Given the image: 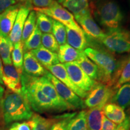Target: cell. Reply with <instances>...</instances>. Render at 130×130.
I'll return each instance as SVG.
<instances>
[{"label":"cell","mask_w":130,"mask_h":130,"mask_svg":"<svg viewBox=\"0 0 130 130\" xmlns=\"http://www.w3.org/2000/svg\"><path fill=\"white\" fill-rule=\"evenodd\" d=\"M98 41L113 53H130V31L121 27L108 30Z\"/></svg>","instance_id":"cell-5"},{"label":"cell","mask_w":130,"mask_h":130,"mask_svg":"<svg viewBox=\"0 0 130 130\" xmlns=\"http://www.w3.org/2000/svg\"><path fill=\"white\" fill-rule=\"evenodd\" d=\"M16 1L21 6L27 7L30 10L32 9V0H16Z\"/></svg>","instance_id":"cell-42"},{"label":"cell","mask_w":130,"mask_h":130,"mask_svg":"<svg viewBox=\"0 0 130 130\" xmlns=\"http://www.w3.org/2000/svg\"><path fill=\"white\" fill-rule=\"evenodd\" d=\"M129 57H130V53H129Z\"/></svg>","instance_id":"cell-46"},{"label":"cell","mask_w":130,"mask_h":130,"mask_svg":"<svg viewBox=\"0 0 130 130\" xmlns=\"http://www.w3.org/2000/svg\"><path fill=\"white\" fill-rule=\"evenodd\" d=\"M116 90L113 87L96 82L92 89L87 93L84 100L86 107L89 108L97 107H104L110 101Z\"/></svg>","instance_id":"cell-6"},{"label":"cell","mask_w":130,"mask_h":130,"mask_svg":"<svg viewBox=\"0 0 130 130\" xmlns=\"http://www.w3.org/2000/svg\"><path fill=\"white\" fill-rule=\"evenodd\" d=\"M36 78L22 71L21 74L22 92L31 108L37 113L57 111L50 99L45 95L37 83Z\"/></svg>","instance_id":"cell-3"},{"label":"cell","mask_w":130,"mask_h":130,"mask_svg":"<svg viewBox=\"0 0 130 130\" xmlns=\"http://www.w3.org/2000/svg\"><path fill=\"white\" fill-rule=\"evenodd\" d=\"M74 16L75 20L78 23L79 26L86 35L97 40H101L105 36V32L94 20L90 9Z\"/></svg>","instance_id":"cell-11"},{"label":"cell","mask_w":130,"mask_h":130,"mask_svg":"<svg viewBox=\"0 0 130 130\" xmlns=\"http://www.w3.org/2000/svg\"><path fill=\"white\" fill-rule=\"evenodd\" d=\"M56 2L55 0H32V3L36 8H48Z\"/></svg>","instance_id":"cell-36"},{"label":"cell","mask_w":130,"mask_h":130,"mask_svg":"<svg viewBox=\"0 0 130 130\" xmlns=\"http://www.w3.org/2000/svg\"><path fill=\"white\" fill-rule=\"evenodd\" d=\"M46 69L52 75H53L58 80L60 81L66 86H68L81 98L85 99L86 97L87 96V92L81 90L80 89L73 83V82L71 81V78L68 75L66 68L62 63H59L58 64L49 66V67L46 68Z\"/></svg>","instance_id":"cell-12"},{"label":"cell","mask_w":130,"mask_h":130,"mask_svg":"<svg viewBox=\"0 0 130 130\" xmlns=\"http://www.w3.org/2000/svg\"><path fill=\"white\" fill-rule=\"evenodd\" d=\"M15 4H16V0H0V15Z\"/></svg>","instance_id":"cell-37"},{"label":"cell","mask_w":130,"mask_h":130,"mask_svg":"<svg viewBox=\"0 0 130 130\" xmlns=\"http://www.w3.org/2000/svg\"><path fill=\"white\" fill-rule=\"evenodd\" d=\"M63 65L73 83L81 90L89 92L96 83L83 71L77 61L66 63Z\"/></svg>","instance_id":"cell-8"},{"label":"cell","mask_w":130,"mask_h":130,"mask_svg":"<svg viewBox=\"0 0 130 130\" xmlns=\"http://www.w3.org/2000/svg\"><path fill=\"white\" fill-rule=\"evenodd\" d=\"M77 62L83 71L91 79L99 81L100 75V70L98 68L97 65L86 56L84 51L81 53L80 57L77 60Z\"/></svg>","instance_id":"cell-21"},{"label":"cell","mask_w":130,"mask_h":130,"mask_svg":"<svg viewBox=\"0 0 130 130\" xmlns=\"http://www.w3.org/2000/svg\"><path fill=\"white\" fill-rule=\"evenodd\" d=\"M87 57L97 65L100 70L99 82L110 87H115L118 79V73L121 59L118 60L109 52L101 49L87 47L84 50Z\"/></svg>","instance_id":"cell-1"},{"label":"cell","mask_w":130,"mask_h":130,"mask_svg":"<svg viewBox=\"0 0 130 130\" xmlns=\"http://www.w3.org/2000/svg\"><path fill=\"white\" fill-rule=\"evenodd\" d=\"M21 74L13 64L4 65L3 67V83L9 90L17 93H21Z\"/></svg>","instance_id":"cell-13"},{"label":"cell","mask_w":130,"mask_h":130,"mask_svg":"<svg viewBox=\"0 0 130 130\" xmlns=\"http://www.w3.org/2000/svg\"><path fill=\"white\" fill-rule=\"evenodd\" d=\"M24 54V43L20 41L13 45L12 53V64L21 74L23 71Z\"/></svg>","instance_id":"cell-28"},{"label":"cell","mask_w":130,"mask_h":130,"mask_svg":"<svg viewBox=\"0 0 130 130\" xmlns=\"http://www.w3.org/2000/svg\"><path fill=\"white\" fill-rule=\"evenodd\" d=\"M13 44L9 37L0 35V57L4 65L12 64V53Z\"/></svg>","instance_id":"cell-26"},{"label":"cell","mask_w":130,"mask_h":130,"mask_svg":"<svg viewBox=\"0 0 130 130\" xmlns=\"http://www.w3.org/2000/svg\"><path fill=\"white\" fill-rule=\"evenodd\" d=\"M67 130H87V111L82 110L70 119Z\"/></svg>","instance_id":"cell-27"},{"label":"cell","mask_w":130,"mask_h":130,"mask_svg":"<svg viewBox=\"0 0 130 130\" xmlns=\"http://www.w3.org/2000/svg\"><path fill=\"white\" fill-rule=\"evenodd\" d=\"M117 127V125L107 118L105 116L103 117L101 130H115Z\"/></svg>","instance_id":"cell-39"},{"label":"cell","mask_w":130,"mask_h":130,"mask_svg":"<svg viewBox=\"0 0 130 130\" xmlns=\"http://www.w3.org/2000/svg\"><path fill=\"white\" fill-rule=\"evenodd\" d=\"M128 111H129V114H130V108H129V110H128Z\"/></svg>","instance_id":"cell-44"},{"label":"cell","mask_w":130,"mask_h":130,"mask_svg":"<svg viewBox=\"0 0 130 130\" xmlns=\"http://www.w3.org/2000/svg\"><path fill=\"white\" fill-rule=\"evenodd\" d=\"M57 3L73 13L74 16L89 9L88 0H58Z\"/></svg>","instance_id":"cell-23"},{"label":"cell","mask_w":130,"mask_h":130,"mask_svg":"<svg viewBox=\"0 0 130 130\" xmlns=\"http://www.w3.org/2000/svg\"><path fill=\"white\" fill-rule=\"evenodd\" d=\"M42 32L37 25L33 31L24 43V53L30 52L38 48L42 45Z\"/></svg>","instance_id":"cell-29"},{"label":"cell","mask_w":130,"mask_h":130,"mask_svg":"<svg viewBox=\"0 0 130 130\" xmlns=\"http://www.w3.org/2000/svg\"><path fill=\"white\" fill-rule=\"evenodd\" d=\"M65 28L68 44L80 51H83L88 47V40L83 31H78L66 27Z\"/></svg>","instance_id":"cell-17"},{"label":"cell","mask_w":130,"mask_h":130,"mask_svg":"<svg viewBox=\"0 0 130 130\" xmlns=\"http://www.w3.org/2000/svg\"><path fill=\"white\" fill-rule=\"evenodd\" d=\"M82 52L66 43L59 46V51L57 53L58 60L62 64L76 61L80 57Z\"/></svg>","instance_id":"cell-24"},{"label":"cell","mask_w":130,"mask_h":130,"mask_svg":"<svg viewBox=\"0 0 130 130\" xmlns=\"http://www.w3.org/2000/svg\"><path fill=\"white\" fill-rule=\"evenodd\" d=\"M4 87L0 84V123L2 124L4 122L3 116V100L4 94Z\"/></svg>","instance_id":"cell-41"},{"label":"cell","mask_w":130,"mask_h":130,"mask_svg":"<svg viewBox=\"0 0 130 130\" xmlns=\"http://www.w3.org/2000/svg\"><path fill=\"white\" fill-rule=\"evenodd\" d=\"M30 12V9L21 6L19 9L14 25L9 35V39L13 44L21 41L25 22Z\"/></svg>","instance_id":"cell-16"},{"label":"cell","mask_w":130,"mask_h":130,"mask_svg":"<svg viewBox=\"0 0 130 130\" xmlns=\"http://www.w3.org/2000/svg\"><path fill=\"white\" fill-rule=\"evenodd\" d=\"M45 76L53 83L60 96L69 104L74 107L75 109H84L86 108L83 99L74 93L68 86L56 78L49 71H47Z\"/></svg>","instance_id":"cell-9"},{"label":"cell","mask_w":130,"mask_h":130,"mask_svg":"<svg viewBox=\"0 0 130 130\" xmlns=\"http://www.w3.org/2000/svg\"><path fill=\"white\" fill-rule=\"evenodd\" d=\"M37 83L42 92L50 99L57 111H64L75 110L71 105L60 96L53 83L45 76L36 78Z\"/></svg>","instance_id":"cell-10"},{"label":"cell","mask_w":130,"mask_h":130,"mask_svg":"<svg viewBox=\"0 0 130 130\" xmlns=\"http://www.w3.org/2000/svg\"><path fill=\"white\" fill-rule=\"evenodd\" d=\"M42 66L46 69L49 66L59 63L57 53H53L41 45L38 48L30 51Z\"/></svg>","instance_id":"cell-18"},{"label":"cell","mask_w":130,"mask_h":130,"mask_svg":"<svg viewBox=\"0 0 130 130\" xmlns=\"http://www.w3.org/2000/svg\"><path fill=\"white\" fill-rule=\"evenodd\" d=\"M77 112L66 113L61 116H57V119L54 122H52L49 130H67V125L69 119L72 118Z\"/></svg>","instance_id":"cell-34"},{"label":"cell","mask_w":130,"mask_h":130,"mask_svg":"<svg viewBox=\"0 0 130 130\" xmlns=\"http://www.w3.org/2000/svg\"><path fill=\"white\" fill-rule=\"evenodd\" d=\"M42 45L45 48L53 53H58L59 51V45L51 33L42 34Z\"/></svg>","instance_id":"cell-35"},{"label":"cell","mask_w":130,"mask_h":130,"mask_svg":"<svg viewBox=\"0 0 130 130\" xmlns=\"http://www.w3.org/2000/svg\"><path fill=\"white\" fill-rule=\"evenodd\" d=\"M0 130H3V128H1V127H0Z\"/></svg>","instance_id":"cell-45"},{"label":"cell","mask_w":130,"mask_h":130,"mask_svg":"<svg viewBox=\"0 0 130 130\" xmlns=\"http://www.w3.org/2000/svg\"><path fill=\"white\" fill-rule=\"evenodd\" d=\"M102 110L104 116L116 125H119L126 119L124 109L114 103L106 104Z\"/></svg>","instance_id":"cell-20"},{"label":"cell","mask_w":130,"mask_h":130,"mask_svg":"<svg viewBox=\"0 0 130 130\" xmlns=\"http://www.w3.org/2000/svg\"><path fill=\"white\" fill-rule=\"evenodd\" d=\"M103 107H97L87 111V130H101L103 117Z\"/></svg>","instance_id":"cell-22"},{"label":"cell","mask_w":130,"mask_h":130,"mask_svg":"<svg viewBox=\"0 0 130 130\" xmlns=\"http://www.w3.org/2000/svg\"><path fill=\"white\" fill-rule=\"evenodd\" d=\"M32 9L36 12H39L46 14L52 19L63 24L65 27L78 31H83L75 20L74 15L67 9L58 4L57 1L50 7L43 9L34 7Z\"/></svg>","instance_id":"cell-7"},{"label":"cell","mask_w":130,"mask_h":130,"mask_svg":"<svg viewBox=\"0 0 130 130\" xmlns=\"http://www.w3.org/2000/svg\"><path fill=\"white\" fill-rule=\"evenodd\" d=\"M9 130H31L28 122H16L11 126Z\"/></svg>","instance_id":"cell-38"},{"label":"cell","mask_w":130,"mask_h":130,"mask_svg":"<svg viewBox=\"0 0 130 130\" xmlns=\"http://www.w3.org/2000/svg\"><path fill=\"white\" fill-rule=\"evenodd\" d=\"M36 12V25L43 33H51L53 19L43 13Z\"/></svg>","instance_id":"cell-30"},{"label":"cell","mask_w":130,"mask_h":130,"mask_svg":"<svg viewBox=\"0 0 130 130\" xmlns=\"http://www.w3.org/2000/svg\"><path fill=\"white\" fill-rule=\"evenodd\" d=\"M125 109L130 107V82L123 84L116 90L110 101Z\"/></svg>","instance_id":"cell-19"},{"label":"cell","mask_w":130,"mask_h":130,"mask_svg":"<svg viewBox=\"0 0 130 130\" xmlns=\"http://www.w3.org/2000/svg\"><path fill=\"white\" fill-rule=\"evenodd\" d=\"M36 25V12L35 10L30 11L28 17L26 19L22 31L21 42L24 43L26 40L28 38Z\"/></svg>","instance_id":"cell-31"},{"label":"cell","mask_w":130,"mask_h":130,"mask_svg":"<svg viewBox=\"0 0 130 130\" xmlns=\"http://www.w3.org/2000/svg\"><path fill=\"white\" fill-rule=\"evenodd\" d=\"M93 14L100 25L108 31L120 28L124 18L119 5L115 0H100Z\"/></svg>","instance_id":"cell-4"},{"label":"cell","mask_w":130,"mask_h":130,"mask_svg":"<svg viewBox=\"0 0 130 130\" xmlns=\"http://www.w3.org/2000/svg\"><path fill=\"white\" fill-rule=\"evenodd\" d=\"M3 66L2 64V60H1V57H0V84L3 85Z\"/></svg>","instance_id":"cell-43"},{"label":"cell","mask_w":130,"mask_h":130,"mask_svg":"<svg viewBox=\"0 0 130 130\" xmlns=\"http://www.w3.org/2000/svg\"><path fill=\"white\" fill-rule=\"evenodd\" d=\"M21 7L20 5L16 4L9 8L0 15V35L9 37Z\"/></svg>","instance_id":"cell-14"},{"label":"cell","mask_w":130,"mask_h":130,"mask_svg":"<svg viewBox=\"0 0 130 130\" xmlns=\"http://www.w3.org/2000/svg\"><path fill=\"white\" fill-rule=\"evenodd\" d=\"M130 82V57L122 58L118 73V79L114 89L116 90L123 84Z\"/></svg>","instance_id":"cell-25"},{"label":"cell","mask_w":130,"mask_h":130,"mask_svg":"<svg viewBox=\"0 0 130 130\" xmlns=\"http://www.w3.org/2000/svg\"><path fill=\"white\" fill-rule=\"evenodd\" d=\"M31 130H49L53 122L39 115H32L31 120L28 121Z\"/></svg>","instance_id":"cell-32"},{"label":"cell","mask_w":130,"mask_h":130,"mask_svg":"<svg viewBox=\"0 0 130 130\" xmlns=\"http://www.w3.org/2000/svg\"><path fill=\"white\" fill-rule=\"evenodd\" d=\"M52 32L59 46L66 44L67 42L66 31L65 26L63 24L53 19Z\"/></svg>","instance_id":"cell-33"},{"label":"cell","mask_w":130,"mask_h":130,"mask_svg":"<svg viewBox=\"0 0 130 130\" xmlns=\"http://www.w3.org/2000/svg\"><path fill=\"white\" fill-rule=\"evenodd\" d=\"M31 108L22 92L17 93L7 89L3 100V121L6 124L32 118Z\"/></svg>","instance_id":"cell-2"},{"label":"cell","mask_w":130,"mask_h":130,"mask_svg":"<svg viewBox=\"0 0 130 130\" xmlns=\"http://www.w3.org/2000/svg\"><path fill=\"white\" fill-rule=\"evenodd\" d=\"M23 71L31 77H40L45 75L47 70L31 52H27L24 55Z\"/></svg>","instance_id":"cell-15"},{"label":"cell","mask_w":130,"mask_h":130,"mask_svg":"<svg viewBox=\"0 0 130 130\" xmlns=\"http://www.w3.org/2000/svg\"><path fill=\"white\" fill-rule=\"evenodd\" d=\"M115 130H130V116H126L125 121L118 125Z\"/></svg>","instance_id":"cell-40"}]
</instances>
